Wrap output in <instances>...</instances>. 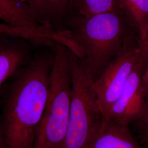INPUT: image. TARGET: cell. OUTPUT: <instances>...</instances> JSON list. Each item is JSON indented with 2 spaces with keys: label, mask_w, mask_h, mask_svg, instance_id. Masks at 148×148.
Here are the masks:
<instances>
[{
  "label": "cell",
  "mask_w": 148,
  "mask_h": 148,
  "mask_svg": "<svg viewBox=\"0 0 148 148\" xmlns=\"http://www.w3.org/2000/svg\"><path fill=\"white\" fill-rule=\"evenodd\" d=\"M53 48L49 94L34 148H63L68 128L72 91L69 48L58 42Z\"/></svg>",
  "instance_id": "3957f363"
},
{
  "label": "cell",
  "mask_w": 148,
  "mask_h": 148,
  "mask_svg": "<svg viewBox=\"0 0 148 148\" xmlns=\"http://www.w3.org/2000/svg\"><path fill=\"white\" fill-rule=\"evenodd\" d=\"M143 58L145 57L141 51L140 40L132 27L125 36L120 52L92 85L98 105L105 116L116 101L133 70Z\"/></svg>",
  "instance_id": "5b68a950"
},
{
  "label": "cell",
  "mask_w": 148,
  "mask_h": 148,
  "mask_svg": "<svg viewBox=\"0 0 148 148\" xmlns=\"http://www.w3.org/2000/svg\"><path fill=\"white\" fill-rule=\"evenodd\" d=\"M117 10L130 23L142 42L148 28V0H118Z\"/></svg>",
  "instance_id": "8fae6325"
},
{
  "label": "cell",
  "mask_w": 148,
  "mask_h": 148,
  "mask_svg": "<svg viewBox=\"0 0 148 148\" xmlns=\"http://www.w3.org/2000/svg\"><path fill=\"white\" fill-rule=\"evenodd\" d=\"M0 34L25 38L27 36L29 32L26 29L12 27L5 23L0 22Z\"/></svg>",
  "instance_id": "4fadbf2b"
},
{
  "label": "cell",
  "mask_w": 148,
  "mask_h": 148,
  "mask_svg": "<svg viewBox=\"0 0 148 148\" xmlns=\"http://www.w3.org/2000/svg\"><path fill=\"white\" fill-rule=\"evenodd\" d=\"M41 25L60 33L69 32L68 23L73 13V0H21Z\"/></svg>",
  "instance_id": "ba28073f"
},
{
  "label": "cell",
  "mask_w": 148,
  "mask_h": 148,
  "mask_svg": "<svg viewBox=\"0 0 148 148\" xmlns=\"http://www.w3.org/2000/svg\"><path fill=\"white\" fill-rule=\"evenodd\" d=\"M138 126L139 137L140 144L148 143V113L147 116L140 121L137 122Z\"/></svg>",
  "instance_id": "5bb4252c"
},
{
  "label": "cell",
  "mask_w": 148,
  "mask_h": 148,
  "mask_svg": "<svg viewBox=\"0 0 148 148\" xmlns=\"http://www.w3.org/2000/svg\"><path fill=\"white\" fill-rule=\"evenodd\" d=\"M148 59L143 58L130 75L116 101L106 116L117 124L130 127L148 113V97L143 75Z\"/></svg>",
  "instance_id": "8992f818"
},
{
  "label": "cell",
  "mask_w": 148,
  "mask_h": 148,
  "mask_svg": "<svg viewBox=\"0 0 148 148\" xmlns=\"http://www.w3.org/2000/svg\"><path fill=\"white\" fill-rule=\"evenodd\" d=\"M68 27L71 38L82 50L80 59L93 82L120 52L126 34L132 27L119 10L90 16L73 12Z\"/></svg>",
  "instance_id": "7a4b0ae2"
},
{
  "label": "cell",
  "mask_w": 148,
  "mask_h": 148,
  "mask_svg": "<svg viewBox=\"0 0 148 148\" xmlns=\"http://www.w3.org/2000/svg\"><path fill=\"white\" fill-rule=\"evenodd\" d=\"M4 148V143L3 141V139L1 136V134L0 133V148Z\"/></svg>",
  "instance_id": "e0dca14e"
},
{
  "label": "cell",
  "mask_w": 148,
  "mask_h": 148,
  "mask_svg": "<svg viewBox=\"0 0 148 148\" xmlns=\"http://www.w3.org/2000/svg\"><path fill=\"white\" fill-rule=\"evenodd\" d=\"M143 84L146 90L148 100V58L143 75Z\"/></svg>",
  "instance_id": "2e32d148"
},
{
  "label": "cell",
  "mask_w": 148,
  "mask_h": 148,
  "mask_svg": "<svg viewBox=\"0 0 148 148\" xmlns=\"http://www.w3.org/2000/svg\"><path fill=\"white\" fill-rule=\"evenodd\" d=\"M0 22L24 29H38L47 27L40 24L34 19L21 0H0Z\"/></svg>",
  "instance_id": "30bf717a"
},
{
  "label": "cell",
  "mask_w": 148,
  "mask_h": 148,
  "mask_svg": "<svg viewBox=\"0 0 148 148\" xmlns=\"http://www.w3.org/2000/svg\"><path fill=\"white\" fill-rule=\"evenodd\" d=\"M53 46L37 48L0 90V133L3 148H34L49 90Z\"/></svg>",
  "instance_id": "6da1fadb"
},
{
  "label": "cell",
  "mask_w": 148,
  "mask_h": 148,
  "mask_svg": "<svg viewBox=\"0 0 148 148\" xmlns=\"http://www.w3.org/2000/svg\"><path fill=\"white\" fill-rule=\"evenodd\" d=\"M118 0H73V12L84 16L117 10Z\"/></svg>",
  "instance_id": "7c38bea8"
},
{
  "label": "cell",
  "mask_w": 148,
  "mask_h": 148,
  "mask_svg": "<svg viewBox=\"0 0 148 148\" xmlns=\"http://www.w3.org/2000/svg\"><path fill=\"white\" fill-rule=\"evenodd\" d=\"M72 91L69 121L63 148H87L106 116L92 88L93 81L81 60L69 49Z\"/></svg>",
  "instance_id": "277c9868"
},
{
  "label": "cell",
  "mask_w": 148,
  "mask_h": 148,
  "mask_svg": "<svg viewBox=\"0 0 148 148\" xmlns=\"http://www.w3.org/2000/svg\"><path fill=\"white\" fill-rule=\"evenodd\" d=\"M129 127L120 126L106 116L87 148H144Z\"/></svg>",
  "instance_id": "9c48e42d"
},
{
  "label": "cell",
  "mask_w": 148,
  "mask_h": 148,
  "mask_svg": "<svg viewBox=\"0 0 148 148\" xmlns=\"http://www.w3.org/2000/svg\"><path fill=\"white\" fill-rule=\"evenodd\" d=\"M143 145V148H148V143H144L142 144Z\"/></svg>",
  "instance_id": "ac0fdd59"
},
{
  "label": "cell",
  "mask_w": 148,
  "mask_h": 148,
  "mask_svg": "<svg viewBox=\"0 0 148 148\" xmlns=\"http://www.w3.org/2000/svg\"><path fill=\"white\" fill-rule=\"evenodd\" d=\"M140 48L143 56L147 59L148 58V28L147 34L145 39L142 42H140Z\"/></svg>",
  "instance_id": "9a60e30c"
},
{
  "label": "cell",
  "mask_w": 148,
  "mask_h": 148,
  "mask_svg": "<svg viewBox=\"0 0 148 148\" xmlns=\"http://www.w3.org/2000/svg\"><path fill=\"white\" fill-rule=\"evenodd\" d=\"M41 46L27 38L0 34V90L11 75L30 62Z\"/></svg>",
  "instance_id": "52a82bcc"
}]
</instances>
